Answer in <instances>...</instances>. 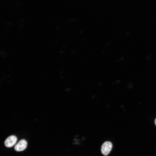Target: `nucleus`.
Here are the masks:
<instances>
[{
	"label": "nucleus",
	"mask_w": 156,
	"mask_h": 156,
	"mask_svg": "<svg viewBox=\"0 0 156 156\" xmlns=\"http://www.w3.org/2000/svg\"><path fill=\"white\" fill-rule=\"evenodd\" d=\"M112 147V144L110 142H105L101 146V153L104 155H107L110 152Z\"/></svg>",
	"instance_id": "nucleus-1"
},
{
	"label": "nucleus",
	"mask_w": 156,
	"mask_h": 156,
	"mask_svg": "<svg viewBox=\"0 0 156 156\" xmlns=\"http://www.w3.org/2000/svg\"><path fill=\"white\" fill-rule=\"evenodd\" d=\"M17 140V138L16 136L11 135L5 140L4 142L5 145L7 147H12L16 144Z\"/></svg>",
	"instance_id": "nucleus-2"
},
{
	"label": "nucleus",
	"mask_w": 156,
	"mask_h": 156,
	"mask_svg": "<svg viewBox=\"0 0 156 156\" xmlns=\"http://www.w3.org/2000/svg\"><path fill=\"white\" fill-rule=\"evenodd\" d=\"M27 143L24 140H20L14 146V149L17 151H21L24 150L26 148Z\"/></svg>",
	"instance_id": "nucleus-3"
},
{
	"label": "nucleus",
	"mask_w": 156,
	"mask_h": 156,
	"mask_svg": "<svg viewBox=\"0 0 156 156\" xmlns=\"http://www.w3.org/2000/svg\"><path fill=\"white\" fill-rule=\"evenodd\" d=\"M154 122H155V125L156 126V118L155 119Z\"/></svg>",
	"instance_id": "nucleus-4"
}]
</instances>
